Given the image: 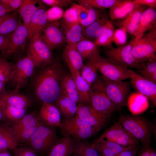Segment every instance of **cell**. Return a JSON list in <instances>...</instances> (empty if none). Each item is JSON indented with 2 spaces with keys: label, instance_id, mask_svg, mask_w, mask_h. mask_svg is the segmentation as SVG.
<instances>
[{
  "label": "cell",
  "instance_id": "cell-45",
  "mask_svg": "<svg viewBox=\"0 0 156 156\" xmlns=\"http://www.w3.org/2000/svg\"><path fill=\"white\" fill-rule=\"evenodd\" d=\"M13 150L14 156H37L38 153L29 146L17 147Z\"/></svg>",
  "mask_w": 156,
  "mask_h": 156
},
{
  "label": "cell",
  "instance_id": "cell-26",
  "mask_svg": "<svg viewBox=\"0 0 156 156\" xmlns=\"http://www.w3.org/2000/svg\"><path fill=\"white\" fill-rule=\"evenodd\" d=\"M39 1L23 0L21 6L16 11L23 21V25L27 29L29 33V27L31 22L38 10L42 6H36V4Z\"/></svg>",
  "mask_w": 156,
  "mask_h": 156
},
{
  "label": "cell",
  "instance_id": "cell-42",
  "mask_svg": "<svg viewBox=\"0 0 156 156\" xmlns=\"http://www.w3.org/2000/svg\"><path fill=\"white\" fill-rule=\"evenodd\" d=\"M88 9V14L87 18L79 22L83 28L94 23L104 12L102 10L95 8H90Z\"/></svg>",
  "mask_w": 156,
  "mask_h": 156
},
{
  "label": "cell",
  "instance_id": "cell-47",
  "mask_svg": "<svg viewBox=\"0 0 156 156\" xmlns=\"http://www.w3.org/2000/svg\"><path fill=\"white\" fill-rule=\"evenodd\" d=\"M42 2L51 7H57L63 8L70 6L74 3L72 0H42Z\"/></svg>",
  "mask_w": 156,
  "mask_h": 156
},
{
  "label": "cell",
  "instance_id": "cell-6",
  "mask_svg": "<svg viewBox=\"0 0 156 156\" xmlns=\"http://www.w3.org/2000/svg\"><path fill=\"white\" fill-rule=\"evenodd\" d=\"M59 127L64 136L73 138L77 141L91 138L98 133L90 125L75 116L64 119Z\"/></svg>",
  "mask_w": 156,
  "mask_h": 156
},
{
  "label": "cell",
  "instance_id": "cell-2",
  "mask_svg": "<svg viewBox=\"0 0 156 156\" xmlns=\"http://www.w3.org/2000/svg\"><path fill=\"white\" fill-rule=\"evenodd\" d=\"M143 146H150L154 131L153 126L147 120L137 115L121 114L118 121Z\"/></svg>",
  "mask_w": 156,
  "mask_h": 156
},
{
  "label": "cell",
  "instance_id": "cell-27",
  "mask_svg": "<svg viewBox=\"0 0 156 156\" xmlns=\"http://www.w3.org/2000/svg\"><path fill=\"white\" fill-rule=\"evenodd\" d=\"M48 23L47 10L42 6L36 12L30 24L29 40L32 36L41 35Z\"/></svg>",
  "mask_w": 156,
  "mask_h": 156
},
{
  "label": "cell",
  "instance_id": "cell-48",
  "mask_svg": "<svg viewBox=\"0 0 156 156\" xmlns=\"http://www.w3.org/2000/svg\"><path fill=\"white\" fill-rule=\"evenodd\" d=\"M75 11L79 23L86 18L88 16L89 9L76 3H74L71 6Z\"/></svg>",
  "mask_w": 156,
  "mask_h": 156
},
{
  "label": "cell",
  "instance_id": "cell-37",
  "mask_svg": "<svg viewBox=\"0 0 156 156\" xmlns=\"http://www.w3.org/2000/svg\"><path fill=\"white\" fill-rule=\"evenodd\" d=\"M4 104L5 121L9 122L10 124L19 120L27 114V109L19 108L4 102Z\"/></svg>",
  "mask_w": 156,
  "mask_h": 156
},
{
  "label": "cell",
  "instance_id": "cell-34",
  "mask_svg": "<svg viewBox=\"0 0 156 156\" xmlns=\"http://www.w3.org/2000/svg\"><path fill=\"white\" fill-rule=\"evenodd\" d=\"M63 33L67 44H76L87 39L83 34V29L80 23L63 29Z\"/></svg>",
  "mask_w": 156,
  "mask_h": 156
},
{
  "label": "cell",
  "instance_id": "cell-19",
  "mask_svg": "<svg viewBox=\"0 0 156 156\" xmlns=\"http://www.w3.org/2000/svg\"><path fill=\"white\" fill-rule=\"evenodd\" d=\"M111 21L107 15L103 13L92 23L83 29V34L88 39L94 42L107 29Z\"/></svg>",
  "mask_w": 156,
  "mask_h": 156
},
{
  "label": "cell",
  "instance_id": "cell-39",
  "mask_svg": "<svg viewBox=\"0 0 156 156\" xmlns=\"http://www.w3.org/2000/svg\"><path fill=\"white\" fill-rule=\"evenodd\" d=\"M113 25L111 22L107 30L94 42L98 47H112L113 36L114 31Z\"/></svg>",
  "mask_w": 156,
  "mask_h": 156
},
{
  "label": "cell",
  "instance_id": "cell-13",
  "mask_svg": "<svg viewBox=\"0 0 156 156\" xmlns=\"http://www.w3.org/2000/svg\"><path fill=\"white\" fill-rule=\"evenodd\" d=\"M132 43L126 45L108 48L105 52L106 58L126 66L128 68L139 70L143 68L144 63L137 62L131 52Z\"/></svg>",
  "mask_w": 156,
  "mask_h": 156
},
{
  "label": "cell",
  "instance_id": "cell-32",
  "mask_svg": "<svg viewBox=\"0 0 156 156\" xmlns=\"http://www.w3.org/2000/svg\"><path fill=\"white\" fill-rule=\"evenodd\" d=\"M42 123L38 119V113L33 112L27 113L19 120L9 125L15 131L38 126Z\"/></svg>",
  "mask_w": 156,
  "mask_h": 156
},
{
  "label": "cell",
  "instance_id": "cell-43",
  "mask_svg": "<svg viewBox=\"0 0 156 156\" xmlns=\"http://www.w3.org/2000/svg\"><path fill=\"white\" fill-rule=\"evenodd\" d=\"M127 32L123 28L120 27L114 30L113 36V42L118 47L126 44L127 40Z\"/></svg>",
  "mask_w": 156,
  "mask_h": 156
},
{
  "label": "cell",
  "instance_id": "cell-10",
  "mask_svg": "<svg viewBox=\"0 0 156 156\" xmlns=\"http://www.w3.org/2000/svg\"><path fill=\"white\" fill-rule=\"evenodd\" d=\"M105 140L125 147H136L139 141L126 131L118 121L107 129L95 141Z\"/></svg>",
  "mask_w": 156,
  "mask_h": 156
},
{
  "label": "cell",
  "instance_id": "cell-55",
  "mask_svg": "<svg viewBox=\"0 0 156 156\" xmlns=\"http://www.w3.org/2000/svg\"><path fill=\"white\" fill-rule=\"evenodd\" d=\"M4 112V104L3 100L0 98V122L5 121Z\"/></svg>",
  "mask_w": 156,
  "mask_h": 156
},
{
  "label": "cell",
  "instance_id": "cell-1",
  "mask_svg": "<svg viewBox=\"0 0 156 156\" xmlns=\"http://www.w3.org/2000/svg\"><path fill=\"white\" fill-rule=\"evenodd\" d=\"M40 68L33 82L34 93L42 103H53L61 94V82L64 74L62 65L53 60Z\"/></svg>",
  "mask_w": 156,
  "mask_h": 156
},
{
  "label": "cell",
  "instance_id": "cell-8",
  "mask_svg": "<svg viewBox=\"0 0 156 156\" xmlns=\"http://www.w3.org/2000/svg\"><path fill=\"white\" fill-rule=\"evenodd\" d=\"M29 40L27 53L35 67H40L53 60L52 51L44 41L41 35L32 36Z\"/></svg>",
  "mask_w": 156,
  "mask_h": 156
},
{
  "label": "cell",
  "instance_id": "cell-5",
  "mask_svg": "<svg viewBox=\"0 0 156 156\" xmlns=\"http://www.w3.org/2000/svg\"><path fill=\"white\" fill-rule=\"evenodd\" d=\"M56 128L42 123L27 143L38 153L48 152L58 140Z\"/></svg>",
  "mask_w": 156,
  "mask_h": 156
},
{
  "label": "cell",
  "instance_id": "cell-63",
  "mask_svg": "<svg viewBox=\"0 0 156 156\" xmlns=\"http://www.w3.org/2000/svg\"><path fill=\"white\" fill-rule=\"evenodd\" d=\"M69 156H77L74 155H71Z\"/></svg>",
  "mask_w": 156,
  "mask_h": 156
},
{
  "label": "cell",
  "instance_id": "cell-28",
  "mask_svg": "<svg viewBox=\"0 0 156 156\" xmlns=\"http://www.w3.org/2000/svg\"><path fill=\"white\" fill-rule=\"evenodd\" d=\"M63 57L68 66L79 71L84 64L83 59L77 49L75 44L67 43L63 52Z\"/></svg>",
  "mask_w": 156,
  "mask_h": 156
},
{
  "label": "cell",
  "instance_id": "cell-58",
  "mask_svg": "<svg viewBox=\"0 0 156 156\" xmlns=\"http://www.w3.org/2000/svg\"><path fill=\"white\" fill-rule=\"evenodd\" d=\"M11 63L6 59L0 57V68L8 65Z\"/></svg>",
  "mask_w": 156,
  "mask_h": 156
},
{
  "label": "cell",
  "instance_id": "cell-50",
  "mask_svg": "<svg viewBox=\"0 0 156 156\" xmlns=\"http://www.w3.org/2000/svg\"><path fill=\"white\" fill-rule=\"evenodd\" d=\"M13 68V64H11L0 68V81H9Z\"/></svg>",
  "mask_w": 156,
  "mask_h": 156
},
{
  "label": "cell",
  "instance_id": "cell-61",
  "mask_svg": "<svg viewBox=\"0 0 156 156\" xmlns=\"http://www.w3.org/2000/svg\"><path fill=\"white\" fill-rule=\"evenodd\" d=\"M8 14L5 16H4L0 17V23H1L7 17Z\"/></svg>",
  "mask_w": 156,
  "mask_h": 156
},
{
  "label": "cell",
  "instance_id": "cell-29",
  "mask_svg": "<svg viewBox=\"0 0 156 156\" xmlns=\"http://www.w3.org/2000/svg\"><path fill=\"white\" fill-rule=\"evenodd\" d=\"M54 103L64 119H69L75 116L77 104L67 96L61 93Z\"/></svg>",
  "mask_w": 156,
  "mask_h": 156
},
{
  "label": "cell",
  "instance_id": "cell-41",
  "mask_svg": "<svg viewBox=\"0 0 156 156\" xmlns=\"http://www.w3.org/2000/svg\"><path fill=\"white\" fill-rule=\"evenodd\" d=\"M144 64V67L138 70L137 73L143 77L147 79L152 74L156 73V59H149Z\"/></svg>",
  "mask_w": 156,
  "mask_h": 156
},
{
  "label": "cell",
  "instance_id": "cell-30",
  "mask_svg": "<svg viewBox=\"0 0 156 156\" xmlns=\"http://www.w3.org/2000/svg\"><path fill=\"white\" fill-rule=\"evenodd\" d=\"M61 93L64 95L77 104L79 97L74 79L70 74H64L61 82Z\"/></svg>",
  "mask_w": 156,
  "mask_h": 156
},
{
  "label": "cell",
  "instance_id": "cell-51",
  "mask_svg": "<svg viewBox=\"0 0 156 156\" xmlns=\"http://www.w3.org/2000/svg\"><path fill=\"white\" fill-rule=\"evenodd\" d=\"M135 4L142 5L155 9L156 7V0H133Z\"/></svg>",
  "mask_w": 156,
  "mask_h": 156
},
{
  "label": "cell",
  "instance_id": "cell-35",
  "mask_svg": "<svg viewBox=\"0 0 156 156\" xmlns=\"http://www.w3.org/2000/svg\"><path fill=\"white\" fill-rule=\"evenodd\" d=\"M76 48L84 59L88 60L99 51L94 43L87 39L75 44Z\"/></svg>",
  "mask_w": 156,
  "mask_h": 156
},
{
  "label": "cell",
  "instance_id": "cell-25",
  "mask_svg": "<svg viewBox=\"0 0 156 156\" xmlns=\"http://www.w3.org/2000/svg\"><path fill=\"white\" fill-rule=\"evenodd\" d=\"M136 5L133 0H118L109 8V18L112 20L124 19L133 10Z\"/></svg>",
  "mask_w": 156,
  "mask_h": 156
},
{
  "label": "cell",
  "instance_id": "cell-14",
  "mask_svg": "<svg viewBox=\"0 0 156 156\" xmlns=\"http://www.w3.org/2000/svg\"><path fill=\"white\" fill-rule=\"evenodd\" d=\"M60 25L57 21L48 22L41 34L44 41L52 51L60 47L66 42L60 28Z\"/></svg>",
  "mask_w": 156,
  "mask_h": 156
},
{
  "label": "cell",
  "instance_id": "cell-20",
  "mask_svg": "<svg viewBox=\"0 0 156 156\" xmlns=\"http://www.w3.org/2000/svg\"><path fill=\"white\" fill-rule=\"evenodd\" d=\"M156 27V11L148 7L142 13L139 27L134 39H140L147 31Z\"/></svg>",
  "mask_w": 156,
  "mask_h": 156
},
{
  "label": "cell",
  "instance_id": "cell-15",
  "mask_svg": "<svg viewBox=\"0 0 156 156\" xmlns=\"http://www.w3.org/2000/svg\"><path fill=\"white\" fill-rule=\"evenodd\" d=\"M131 83L140 93L148 99L156 106V83L143 77L129 69Z\"/></svg>",
  "mask_w": 156,
  "mask_h": 156
},
{
  "label": "cell",
  "instance_id": "cell-11",
  "mask_svg": "<svg viewBox=\"0 0 156 156\" xmlns=\"http://www.w3.org/2000/svg\"><path fill=\"white\" fill-rule=\"evenodd\" d=\"M112 115L101 113L90 105L78 103L75 116L90 125L98 132L106 125Z\"/></svg>",
  "mask_w": 156,
  "mask_h": 156
},
{
  "label": "cell",
  "instance_id": "cell-18",
  "mask_svg": "<svg viewBox=\"0 0 156 156\" xmlns=\"http://www.w3.org/2000/svg\"><path fill=\"white\" fill-rule=\"evenodd\" d=\"M68 67L77 88L79 97V103L90 105L92 92L91 87L82 77L79 71L71 67Z\"/></svg>",
  "mask_w": 156,
  "mask_h": 156
},
{
  "label": "cell",
  "instance_id": "cell-49",
  "mask_svg": "<svg viewBox=\"0 0 156 156\" xmlns=\"http://www.w3.org/2000/svg\"><path fill=\"white\" fill-rule=\"evenodd\" d=\"M23 0H0L3 6L10 12L16 11L22 4Z\"/></svg>",
  "mask_w": 156,
  "mask_h": 156
},
{
  "label": "cell",
  "instance_id": "cell-3",
  "mask_svg": "<svg viewBox=\"0 0 156 156\" xmlns=\"http://www.w3.org/2000/svg\"><path fill=\"white\" fill-rule=\"evenodd\" d=\"M96 85V90L103 92L116 106L117 111H120L127 102L130 91V85L127 81H116L103 77L102 81Z\"/></svg>",
  "mask_w": 156,
  "mask_h": 156
},
{
  "label": "cell",
  "instance_id": "cell-36",
  "mask_svg": "<svg viewBox=\"0 0 156 156\" xmlns=\"http://www.w3.org/2000/svg\"><path fill=\"white\" fill-rule=\"evenodd\" d=\"M73 154L77 156H99V155L92 144L85 140L75 143Z\"/></svg>",
  "mask_w": 156,
  "mask_h": 156
},
{
  "label": "cell",
  "instance_id": "cell-21",
  "mask_svg": "<svg viewBox=\"0 0 156 156\" xmlns=\"http://www.w3.org/2000/svg\"><path fill=\"white\" fill-rule=\"evenodd\" d=\"M147 8L144 5H137L133 10L122 21L120 27L135 37L139 27L141 14Z\"/></svg>",
  "mask_w": 156,
  "mask_h": 156
},
{
  "label": "cell",
  "instance_id": "cell-12",
  "mask_svg": "<svg viewBox=\"0 0 156 156\" xmlns=\"http://www.w3.org/2000/svg\"><path fill=\"white\" fill-rule=\"evenodd\" d=\"M21 20L20 18L17 28L11 34L8 47L0 53V57L6 59L25 49L27 41L29 40L28 32Z\"/></svg>",
  "mask_w": 156,
  "mask_h": 156
},
{
  "label": "cell",
  "instance_id": "cell-53",
  "mask_svg": "<svg viewBox=\"0 0 156 156\" xmlns=\"http://www.w3.org/2000/svg\"><path fill=\"white\" fill-rule=\"evenodd\" d=\"M136 147H131L118 153L120 156H135Z\"/></svg>",
  "mask_w": 156,
  "mask_h": 156
},
{
  "label": "cell",
  "instance_id": "cell-54",
  "mask_svg": "<svg viewBox=\"0 0 156 156\" xmlns=\"http://www.w3.org/2000/svg\"><path fill=\"white\" fill-rule=\"evenodd\" d=\"M151 149L150 146H143L138 156H150Z\"/></svg>",
  "mask_w": 156,
  "mask_h": 156
},
{
  "label": "cell",
  "instance_id": "cell-31",
  "mask_svg": "<svg viewBox=\"0 0 156 156\" xmlns=\"http://www.w3.org/2000/svg\"><path fill=\"white\" fill-rule=\"evenodd\" d=\"M0 98L5 104L20 109H27L31 103L30 99L27 96L14 91L6 92Z\"/></svg>",
  "mask_w": 156,
  "mask_h": 156
},
{
  "label": "cell",
  "instance_id": "cell-40",
  "mask_svg": "<svg viewBox=\"0 0 156 156\" xmlns=\"http://www.w3.org/2000/svg\"><path fill=\"white\" fill-rule=\"evenodd\" d=\"M63 17V29L79 23L75 11L71 6L64 12Z\"/></svg>",
  "mask_w": 156,
  "mask_h": 156
},
{
  "label": "cell",
  "instance_id": "cell-22",
  "mask_svg": "<svg viewBox=\"0 0 156 156\" xmlns=\"http://www.w3.org/2000/svg\"><path fill=\"white\" fill-rule=\"evenodd\" d=\"M17 139L12 129L6 123L0 122V152L13 150L18 147Z\"/></svg>",
  "mask_w": 156,
  "mask_h": 156
},
{
  "label": "cell",
  "instance_id": "cell-62",
  "mask_svg": "<svg viewBox=\"0 0 156 156\" xmlns=\"http://www.w3.org/2000/svg\"><path fill=\"white\" fill-rule=\"evenodd\" d=\"M114 156H120L118 154H116V155H115Z\"/></svg>",
  "mask_w": 156,
  "mask_h": 156
},
{
  "label": "cell",
  "instance_id": "cell-52",
  "mask_svg": "<svg viewBox=\"0 0 156 156\" xmlns=\"http://www.w3.org/2000/svg\"><path fill=\"white\" fill-rule=\"evenodd\" d=\"M11 34L0 35V53L4 51L7 48Z\"/></svg>",
  "mask_w": 156,
  "mask_h": 156
},
{
  "label": "cell",
  "instance_id": "cell-33",
  "mask_svg": "<svg viewBox=\"0 0 156 156\" xmlns=\"http://www.w3.org/2000/svg\"><path fill=\"white\" fill-rule=\"evenodd\" d=\"M20 19V18L16 11L10 13L0 23V35L11 34L17 28Z\"/></svg>",
  "mask_w": 156,
  "mask_h": 156
},
{
  "label": "cell",
  "instance_id": "cell-60",
  "mask_svg": "<svg viewBox=\"0 0 156 156\" xmlns=\"http://www.w3.org/2000/svg\"><path fill=\"white\" fill-rule=\"evenodd\" d=\"M150 156H156V151L152 148H151V150Z\"/></svg>",
  "mask_w": 156,
  "mask_h": 156
},
{
  "label": "cell",
  "instance_id": "cell-7",
  "mask_svg": "<svg viewBox=\"0 0 156 156\" xmlns=\"http://www.w3.org/2000/svg\"><path fill=\"white\" fill-rule=\"evenodd\" d=\"M34 64L29 55L19 59L15 64L9 81L14 86L13 91L18 92L25 86L32 75L35 68Z\"/></svg>",
  "mask_w": 156,
  "mask_h": 156
},
{
  "label": "cell",
  "instance_id": "cell-17",
  "mask_svg": "<svg viewBox=\"0 0 156 156\" xmlns=\"http://www.w3.org/2000/svg\"><path fill=\"white\" fill-rule=\"evenodd\" d=\"M38 116L42 122L56 127H59L62 121L61 114L57 107L53 103H42Z\"/></svg>",
  "mask_w": 156,
  "mask_h": 156
},
{
  "label": "cell",
  "instance_id": "cell-4",
  "mask_svg": "<svg viewBox=\"0 0 156 156\" xmlns=\"http://www.w3.org/2000/svg\"><path fill=\"white\" fill-rule=\"evenodd\" d=\"M131 41L132 53L137 62L142 63L150 59H156V27L149 31L140 39Z\"/></svg>",
  "mask_w": 156,
  "mask_h": 156
},
{
  "label": "cell",
  "instance_id": "cell-57",
  "mask_svg": "<svg viewBox=\"0 0 156 156\" xmlns=\"http://www.w3.org/2000/svg\"><path fill=\"white\" fill-rule=\"evenodd\" d=\"M7 83L0 81V97L6 92V84Z\"/></svg>",
  "mask_w": 156,
  "mask_h": 156
},
{
  "label": "cell",
  "instance_id": "cell-16",
  "mask_svg": "<svg viewBox=\"0 0 156 156\" xmlns=\"http://www.w3.org/2000/svg\"><path fill=\"white\" fill-rule=\"evenodd\" d=\"M90 106L101 113L112 114L117 111V108L106 94L102 91L92 90Z\"/></svg>",
  "mask_w": 156,
  "mask_h": 156
},
{
  "label": "cell",
  "instance_id": "cell-56",
  "mask_svg": "<svg viewBox=\"0 0 156 156\" xmlns=\"http://www.w3.org/2000/svg\"><path fill=\"white\" fill-rule=\"evenodd\" d=\"M10 12H11L5 8L0 2V17L5 16Z\"/></svg>",
  "mask_w": 156,
  "mask_h": 156
},
{
  "label": "cell",
  "instance_id": "cell-46",
  "mask_svg": "<svg viewBox=\"0 0 156 156\" xmlns=\"http://www.w3.org/2000/svg\"><path fill=\"white\" fill-rule=\"evenodd\" d=\"M64 11L62 8L54 7L47 10L48 22L56 21L63 17Z\"/></svg>",
  "mask_w": 156,
  "mask_h": 156
},
{
  "label": "cell",
  "instance_id": "cell-59",
  "mask_svg": "<svg viewBox=\"0 0 156 156\" xmlns=\"http://www.w3.org/2000/svg\"><path fill=\"white\" fill-rule=\"evenodd\" d=\"M0 156H12L8 151L0 152Z\"/></svg>",
  "mask_w": 156,
  "mask_h": 156
},
{
  "label": "cell",
  "instance_id": "cell-44",
  "mask_svg": "<svg viewBox=\"0 0 156 156\" xmlns=\"http://www.w3.org/2000/svg\"><path fill=\"white\" fill-rule=\"evenodd\" d=\"M94 142H97L100 145L109 149L117 154H118L125 150L133 147L132 146H123L114 142L105 140L95 141Z\"/></svg>",
  "mask_w": 156,
  "mask_h": 156
},
{
  "label": "cell",
  "instance_id": "cell-9",
  "mask_svg": "<svg viewBox=\"0 0 156 156\" xmlns=\"http://www.w3.org/2000/svg\"><path fill=\"white\" fill-rule=\"evenodd\" d=\"M98 68L103 77L112 81H123L130 77L129 69L126 66L101 56Z\"/></svg>",
  "mask_w": 156,
  "mask_h": 156
},
{
  "label": "cell",
  "instance_id": "cell-38",
  "mask_svg": "<svg viewBox=\"0 0 156 156\" xmlns=\"http://www.w3.org/2000/svg\"><path fill=\"white\" fill-rule=\"evenodd\" d=\"M118 0H76L77 3L89 9L95 8L103 10L110 8L116 3Z\"/></svg>",
  "mask_w": 156,
  "mask_h": 156
},
{
  "label": "cell",
  "instance_id": "cell-24",
  "mask_svg": "<svg viewBox=\"0 0 156 156\" xmlns=\"http://www.w3.org/2000/svg\"><path fill=\"white\" fill-rule=\"evenodd\" d=\"M75 143L72 138L64 136L58 140L48 151L47 156H69L73 154Z\"/></svg>",
  "mask_w": 156,
  "mask_h": 156
},
{
  "label": "cell",
  "instance_id": "cell-23",
  "mask_svg": "<svg viewBox=\"0 0 156 156\" xmlns=\"http://www.w3.org/2000/svg\"><path fill=\"white\" fill-rule=\"evenodd\" d=\"M100 56L99 51L96 52L87 60L81 70V75L91 87L97 80L98 63Z\"/></svg>",
  "mask_w": 156,
  "mask_h": 156
}]
</instances>
